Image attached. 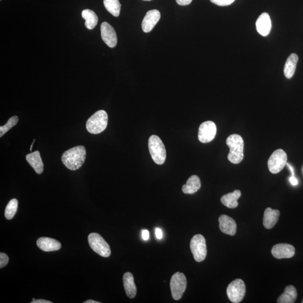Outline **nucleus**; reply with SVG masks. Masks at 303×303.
Returning <instances> with one entry per match:
<instances>
[{
	"instance_id": "nucleus-1",
	"label": "nucleus",
	"mask_w": 303,
	"mask_h": 303,
	"mask_svg": "<svg viewBox=\"0 0 303 303\" xmlns=\"http://www.w3.org/2000/svg\"><path fill=\"white\" fill-rule=\"evenodd\" d=\"M86 148L83 145H78L64 152L62 161L68 169L75 171L82 167L86 160Z\"/></svg>"
},
{
	"instance_id": "nucleus-2",
	"label": "nucleus",
	"mask_w": 303,
	"mask_h": 303,
	"mask_svg": "<svg viewBox=\"0 0 303 303\" xmlns=\"http://www.w3.org/2000/svg\"><path fill=\"white\" fill-rule=\"evenodd\" d=\"M226 144L230 148L228 158L230 163L239 164L244 158V140L238 135H232L228 137Z\"/></svg>"
},
{
	"instance_id": "nucleus-3",
	"label": "nucleus",
	"mask_w": 303,
	"mask_h": 303,
	"mask_svg": "<svg viewBox=\"0 0 303 303\" xmlns=\"http://www.w3.org/2000/svg\"><path fill=\"white\" fill-rule=\"evenodd\" d=\"M108 124V115L104 110L97 111L87 121L86 128L89 133L98 135L106 129Z\"/></svg>"
},
{
	"instance_id": "nucleus-4",
	"label": "nucleus",
	"mask_w": 303,
	"mask_h": 303,
	"mask_svg": "<svg viewBox=\"0 0 303 303\" xmlns=\"http://www.w3.org/2000/svg\"><path fill=\"white\" fill-rule=\"evenodd\" d=\"M148 148L153 161L157 165L164 164L167 158V152L163 141L158 136L153 135L149 138Z\"/></svg>"
},
{
	"instance_id": "nucleus-5",
	"label": "nucleus",
	"mask_w": 303,
	"mask_h": 303,
	"mask_svg": "<svg viewBox=\"0 0 303 303\" xmlns=\"http://www.w3.org/2000/svg\"><path fill=\"white\" fill-rule=\"evenodd\" d=\"M89 244L94 251L101 257L107 258L111 254L110 245L98 233H91L88 237Z\"/></svg>"
},
{
	"instance_id": "nucleus-6",
	"label": "nucleus",
	"mask_w": 303,
	"mask_h": 303,
	"mask_svg": "<svg viewBox=\"0 0 303 303\" xmlns=\"http://www.w3.org/2000/svg\"><path fill=\"white\" fill-rule=\"evenodd\" d=\"M192 253L195 261L201 262L205 260L207 250L205 239L201 234H197L192 237L190 244Z\"/></svg>"
},
{
	"instance_id": "nucleus-7",
	"label": "nucleus",
	"mask_w": 303,
	"mask_h": 303,
	"mask_svg": "<svg viewBox=\"0 0 303 303\" xmlns=\"http://www.w3.org/2000/svg\"><path fill=\"white\" fill-rule=\"evenodd\" d=\"M187 286V280L184 273L178 272L173 274L170 281V289L173 300H180Z\"/></svg>"
},
{
	"instance_id": "nucleus-8",
	"label": "nucleus",
	"mask_w": 303,
	"mask_h": 303,
	"mask_svg": "<svg viewBox=\"0 0 303 303\" xmlns=\"http://www.w3.org/2000/svg\"><path fill=\"white\" fill-rule=\"evenodd\" d=\"M288 157L286 152L281 149L274 151L268 161L269 170L273 174L279 173L284 168Z\"/></svg>"
},
{
	"instance_id": "nucleus-9",
	"label": "nucleus",
	"mask_w": 303,
	"mask_h": 303,
	"mask_svg": "<svg viewBox=\"0 0 303 303\" xmlns=\"http://www.w3.org/2000/svg\"><path fill=\"white\" fill-rule=\"evenodd\" d=\"M246 288L244 282L237 278L229 285L227 295L229 300L234 303H239L245 296Z\"/></svg>"
},
{
	"instance_id": "nucleus-10",
	"label": "nucleus",
	"mask_w": 303,
	"mask_h": 303,
	"mask_svg": "<svg viewBox=\"0 0 303 303\" xmlns=\"http://www.w3.org/2000/svg\"><path fill=\"white\" fill-rule=\"evenodd\" d=\"M216 132V124L211 121H205L199 128V139L203 143L211 142L215 138Z\"/></svg>"
},
{
	"instance_id": "nucleus-11",
	"label": "nucleus",
	"mask_w": 303,
	"mask_h": 303,
	"mask_svg": "<svg viewBox=\"0 0 303 303\" xmlns=\"http://www.w3.org/2000/svg\"><path fill=\"white\" fill-rule=\"evenodd\" d=\"M101 37L108 47L114 48L118 43L116 32L110 24L103 22L101 25Z\"/></svg>"
},
{
	"instance_id": "nucleus-12",
	"label": "nucleus",
	"mask_w": 303,
	"mask_h": 303,
	"mask_svg": "<svg viewBox=\"0 0 303 303\" xmlns=\"http://www.w3.org/2000/svg\"><path fill=\"white\" fill-rule=\"evenodd\" d=\"M271 253L274 258L280 260L294 257L296 253V249L292 245L281 243L274 245Z\"/></svg>"
},
{
	"instance_id": "nucleus-13",
	"label": "nucleus",
	"mask_w": 303,
	"mask_h": 303,
	"mask_svg": "<svg viewBox=\"0 0 303 303\" xmlns=\"http://www.w3.org/2000/svg\"><path fill=\"white\" fill-rule=\"evenodd\" d=\"M160 18L161 13L158 10L148 11L141 23V28L143 32L145 33L150 32L159 22Z\"/></svg>"
},
{
	"instance_id": "nucleus-14",
	"label": "nucleus",
	"mask_w": 303,
	"mask_h": 303,
	"mask_svg": "<svg viewBox=\"0 0 303 303\" xmlns=\"http://www.w3.org/2000/svg\"><path fill=\"white\" fill-rule=\"evenodd\" d=\"M219 221L221 232L229 236H235L237 228L235 220L227 215H222L219 217Z\"/></svg>"
},
{
	"instance_id": "nucleus-15",
	"label": "nucleus",
	"mask_w": 303,
	"mask_h": 303,
	"mask_svg": "<svg viewBox=\"0 0 303 303\" xmlns=\"http://www.w3.org/2000/svg\"><path fill=\"white\" fill-rule=\"evenodd\" d=\"M37 245L40 249L47 252L56 251L62 248V244L59 241L46 237L39 238Z\"/></svg>"
},
{
	"instance_id": "nucleus-16",
	"label": "nucleus",
	"mask_w": 303,
	"mask_h": 303,
	"mask_svg": "<svg viewBox=\"0 0 303 303\" xmlns=\"http://www.w3.org/2000/svg\"><path fill=\"white\" fill-rule=\"evenodd\" d=\"M272 24L269 15L267 13L262 14L256 22V28L258 33L262 36H267L271 30Z\"/></svg>"
},
{
	"instance_id": "nucleus-17",
	"label": "nucleus",
	"mask_w": 303,
	"mask_h": 303,
	"mask_svg": "<svg viewBox=\"0 0 303 303\" xmlns=\"http://www.w3.org/2000/svg\"><path fill=\"white\" fill-rule=\"evenodd\" d=\"M280 211L269 207L266 208L264 212V226L267 229H271L277 224L279 219Z\"/></svg>"
},
{
	"instance_id": "nucleus-18",
	"label": "nucleus",
	"mask_w": 303,
	"mask_h": 303,
	"mask_svg": "<svg viewBox=\"0 0 303 303\" xmlns=\"http://www.w3.org/2000/svg\"><path fill=\"white\" fill-rule=\"evenodd\" d=\"M26 160L37 174H41L43 172L44 165L38 151L27 155Z\"/></svg>"
},
{
	"instance_id": "nucleus-19",
	"label": "nucleus",
	"mask_w": 303,
	"mask_h": 303,
	"mask_svg": "<svg viewBox=\"0 0 303 303\" xmlns=\"http://www.w3.org/2000/svg\"><path fill=\"white\" fill-rule=\"evenodd\" d=\"M123 284L127 296L131 299L135 298L137 290L134 277L131 272H126L124 274Z\"/></svg>"
},
{
	"instance_id": "nucleus-20",
	"label": "nucleus",
	"mask_w": 303,
	"mask_h": 303,
	"mask_svg": "<svg viewBox=\"0 0 303 303\" xmlns=\"http://www.w3.org/2000/svg\"><path fill=\"white\" fill-rule=\"evenodd\" d=\"M201 187L200 177L197 175L190 177L187 183L182 187V191L187 195H193L196 193Z\"/></svg>"
},
{
	"instance_id": "nucleus-21",
	"label": "nucleus",
	"mask_w": 303,
	"mask_h": 303,
	"mask_svg": "<svg viewBox=\"0 0 303 303\" xmlns=\"http://www.w3.org/2000/svg\"><path fill=\"white\" fill-rule=\"evenodd\" d=\"M241 195V193L239 190H236L232 193L222 196L221 199V203L229 208H236L239 204L237 200Z\"/></svg>"
},
{
	"instance_id": "nucleus-22",
	"label": "nucleus",
	"mask_w": 303,
	"mask_h": 303,
	"mask_svg": "<svg viewBox=\"0 0 303 303\" xmlns=\"http://www.w3.org/2000/svg\"><path fill=\"white\" fill-rule=\"evenodd\" d=\"M297 298V292L296 288L293 285L287 286L279 298H278V303H294Z\"/></svg>"
},
{
	"instance_id": "nucleus-23",
	"label": "nucleus",
	"mask_w": 303,
	"mask_h": 303,
	"mask_svg": "<svg viewBox=\"0 0 303 303\" xmlns=\"http://www.w3.org/2000/svg\"><path fill=\"white\" fill-rule=\"evenodd\" d=\"M298 60V56L296 54H291L286 60L284 68V75L286 78L291 79L293 77L296 70Z\"/></svg>"
},
{
	"instance_id": "nucleus-24",
	"label": "nucleus",
	"mask_w": 303,
	"mask_h": 303,
	"mask_svg": "<svg viewBox=\"0 0 303 303\" xmlns=\"http://www.w3.org/2000/svg\"><path fill=\"white\" fill-rule=\"evenodd\" d=\"M82 18L86 20L85 26L87 29H94L98 23V17L94 11L90 9L84 10L82 13Z\"/></svg>"
},
{
	"instance_id": "nucleus-25",
	"label": "nucleus",
	"mask_w": 303,
	"mask_h": 303,
	"mask_svg": "<svg viewBox=\"0 0 303 303\" xmlns=\"http://www.w3.org/2000/svg\"><path fill=\"white\" fill-rule=\"evenodd\" d=\"M103 3L109 13L115 17H119L121 6L119 0H103Z\"/></svg>"
},
{
	"instance_id": "nucleus-26",
	"label": "nucleus",
	"mask_w": 303,
	"mask_h": 303,
	"mask_svg": "<svg viewBox=\"0 0 303 303\" xmlns=\"http://www.w3.org/2000/svg\"><path fill=\"white\" fill-rule=\"evenodd\" d=\"M18 207V201L17 199L11 200L7 204L5 208V216L7 220H11L17 213Z\"/></svg>"
},
{
	"instance_id": "nucleus-27",
	"label": "nucleus",
	"mask_w": 303,
	"mask_h": 303,
	"mask_svg": "<svg viewBox=\"0 0 303 303\" xmlns=\"http://www.w3.org/2000/svg\"><path fill=\"white\" fill-rule=\"evenodd\" d=\"M19 118L17 116H14L8 120L7 123L3 126L0 127V137L5 135L6 133L13 128L18 123Z\"/></svg>"
},
{
	"instance_id": "nucleus-28",
	"label": "nucleus",
	"mask_w": 303,
	"mask_h": 303,
	"mask_svg": "<svg viewBox=\"0 0 303 303\" xmlns=\"http://www.w3.org/2000/svg\"><path fill=\"white\" fill-rule=\"evenodd\" d=\"M211 2L220 6H226L231 5L235 0H210Z\"/></svg>"
},
{
	"instance_id": "nucleus-29",
	"label": "nucleus",
	"mask_w": 303,
	"mask_h": 303,
	"mask_svg": "<svg viewBox=\"0 0 303 303\" xmlns=\"http://www.w3.org/2000/svg\"><path fill=\"white\" fill-rule=\"evenodd\" d=\"M9 257L6 254L3 253H0V268L2 269L4 267H5L8 262H9Z\"/></svg>"
},
{
	"instance_id": "nucleus-30",
	"label": "nucleus",
	"mask_w": 303,
	"mask_h": 303,
	"mask_svg": "<svg viewBox=\"0 0 303 303\" xmlns=\"http://www.w3.org/2000/svg\"><path fill=\"white\" fill-rule=\"evenodd\" d=\"M176 1L179 5L185 6L189 5V4L192 2L193 0H176Z\"/></svg>"
},
{
	"instance_id": "nucleus-31",
	"label": "nucleus",
	"mask_w": 303,
	"mask_h": 303,
	"mask_svg": "<svg viewBox=\"0 0 303 303\" xmlns=\"http://www.w3.org/2000/svg\"><path fill=\"white\" fill-rule=\"evenodd\" d=\"M155 235L157 239H161L163 237V233L162 230L159 228H156L155 230Z\"/></svg>"
},
{
	"instance_id": "nucleus-32",
	"label": "nucleus",
	"mask_w": 303,
	"mask_h": 303,
	"mask_svg": "<svg viewBox=\"0 0 303 303\" xmlns=\"http://www.w3.org/2000/svg\"><path fill=\"white\" fill-rule=\"evenodd\" d=\"M141 236H142L144 240H148L149 237V234L147 230H143L141 232Z\"/></svg>"
},
{
	"instance_id": "nucleus-33",
	"label": "nucleus",
	"mask_w": 303,
	"mask_h": 303,
	"mask_svg": "<svg viewBox=\"0 0 303 303\" xmlns=\"http://www.w3.org/2000/svg\"><path fill=\"white\" fill-rule=\"evenodd\" d=\"M290 181L291 184H292L293 185H297L298 184V180L296 178V177L293 176H292L290 177Z\"/></svg>"
},
{
	"instance_id": "nucleus-34",
	"label": "nucleus",
	"mask_w": 303,
	"mask_h": 303,
	"mask_svg": "<svg viewBox=\"0 0 303 303\" xmlns=\"http://www.w3.org/2000/svg\"><path fill=\"white\" fill-rule=\"evenodd\" d=\"M31 303H52L51 301H48L44 300H38L32 301Z\"/></svg>"
},
{
	"instance_id": "nucleus-35",
	"label": "nucleus",
	"mask_w": 303,
	"mask_h": 303,
	"mask_svg": "<svg viewBox=\"0 0 303 303\" xmlns=\"http://www.w3.org/2000/svg\"><path fill=\"white\" fill-rule=\"evenodd\" d=\"M287 166H288V167L290 169V171L291 172V173H292V176H294V168L292 167V166H291L288 163H286Z\"/></svg>"
},
{
	"instance_id": "nucleus-36",
	"label": "nucleus",
	"mask_w": 303,
	"mask_h": 303,
	"mask_svg": "<svg viewBox=\"0 0 303 303\" xmlns=\"http://www.w3.org/2000/svg\"><path fill=\"white\" fill-rule=\"evenodd\" d=\"M84 303H101V302L95 301L94 300H88L86 302H84Z\"/></svg>"
},
{
	"instance_id": "nucleus-37",
	"label": "nucleus",
	"mask_w": 303,
	"mask_h": 303,
	"mask_svg": "<svg viewBox=\"0 0 303 303\" xmlns=\"http://www.w3.org/2000/svg\"><path fill=\"white\" fill-rule=\"evenodd\" d=\"M34 141H35V139H34L33 143H32V144L31 145V148H30L31 151H32V148H33V145L34 144Z\"/></svg>"
},
{
	"instance_id": "nucleus-38",
	"label": "nucleus",
	"mask_w": 303,
	"mask_h": 303,
	"mask_svg": "<svg viewBox=\"0 0 303 303\" xmlns=\"http://www.w3.org/2000/svg\"><path fill=\"white\" fill-rule=\"evenodd\" d=\"M143 1H151V0H143Z\"/></svg>"
},
{
	"instance_id": "nucleus-39",
	"label": "nucleus",
	"mask_w": 303,
	"mask_h": 303,
	"mask_svg": "<svg viewBox=\"0 0 303 303\" xmlns=\"http://www.w3.org/2000/svg\"><path fill=\"white\" fill-rule=\"evenodd\" d=\"M34 300H35L34 298L33 300H32V301H34Z\"/></svg>"
},
{
	"instance_id": "nucleus-40",
	"label": "nucleus",
	"mask_w": 303,
	"mask_h": 303,
	"mask_svg": "<svg viewBox=\"0 0 303 303\" xmlns=\"http://www.w3.org/2000/svg\"><path fill=\"white\" fill-rule=\"evenodd\" d=\"M302 303H303V301H302Z\"/></svg>"
}]
</instances>
